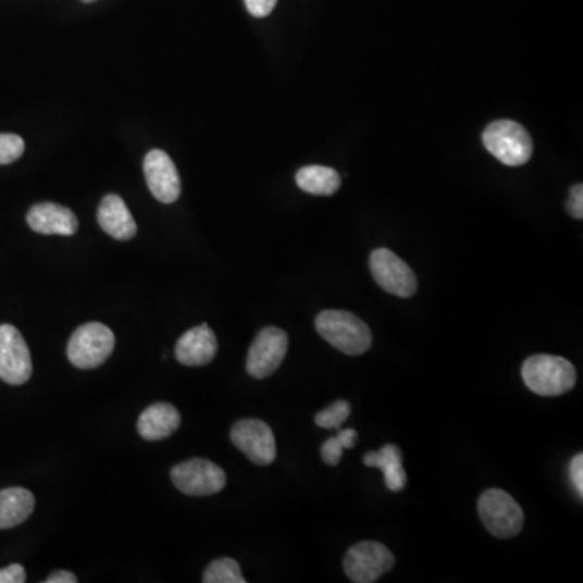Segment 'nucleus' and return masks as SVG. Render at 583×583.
<instances>
[{"label": "nucleus", "mask_w": 583, "mask_h": 583, "mask_svg": "<svg viewBox=\"0 0 583 583\" xmlns=\"http://www.w3.org/2000/svg\"><path fill=\"white\" fill-rule=\"evenodd\" d=\"M318 334L346 356H363L371 349L370 327L350 311L324 310L314 320Z\"/></svg>", "instance_id": "nucleus-1"}, {"label": "nucleus", "mask_w": 583, "mask_h": 583, "mask_svg": "<svg viewBox=\"0 0 583 583\" xmlns=\"http://www.w3.org/2000/svg\"><path fill=\"white\" fill-rule=\"evenodd\" d=\"M522 380L532 393L543 397L562 396L575 386L578 371L562 357L533 356L522 364Z\"/></svg>", "instance_id": "nucleus-2"}, {"label": "nucleus", "mask_w": 583, "mask_h": 583, "mask_svg": "<svg viewBox=\"0 0 583 583\" xmlns=\"http://www.w3.org/2000/svg\"><path fill=\"white\" fill-rule=\"evenodd\" d=\"M115 336L106 324L86 323L69 340V360L79 370H92L108 362L114 352Z\"/></svg>", "instance_id": "nucleus-3"}, {"label": "nucleus", "mask_w": 583, "mask_h": 583, "mask_svg": "<svg viewBox=\"0 0 583 583\" xmlns=\"http://www.w3.org/2000/svg\"><path fill=\"white\" fill-rule=\"evenodd\" d=\"M485 148L506 165L526 164L533 154V141L529 132L513 121H496L483 132Z\"/></svg>", "instance_id": "nucleus-4"}, {"label": "nucleus", "mask_w": 583, "mask_h": 583, "mask_svg": "<svg viewBox=\"0 0 583 583\" xmlns=\"http://www.w3.org/2000/svg\"><path fill=\"white\" fill-rule=\"evenodd\" d=\"M479 513L486 530L498 538L519 535L525 522L522 508L505 489H486L479 499Z\"/></svg>", "instance_id": "nucleus-5"}, {"label": "nucleus", "mask_w": 583, "mask_h": 583, "mask_svg": "<svg viewBox=\"0 0 583 583\" xmlns=\"http://www.w3.org/2000/svg\"><path fill=\"white\" fill-rule=\"evenodd\" d=\"M171 479L178 492L187 496H213L227 483L224 470L207 459H191L171 470Z\"/></svg>", "instance_id": "nucleus-6"}, {"label": "nucleus", "mask_w": 583, "mask_h": 583, "mask_svg": "<svg viewBox=\"0 0 583 583\" xmlns=\"http://www.w3.org/2000/svg\"><path fill=\"white\" fill-rule=\"evenodd\" d=\"M396 565L393 553L377 542H362L353 545L344 559L347 578L356 583H373L383 578Z\"/></svg>", "instance_id": "nucleus-7"}, {"label": "nucleus", "mask_w": 583, "mask_h": 583, "mask_svg": "<svg viewBox=\"0 0 583 583\" xmlns=\"http://www.w3.org/2000/svg\"><path fill=\"white\" fill-rule=\"evenodd\" d=\"M370 270L377 286L396 297L409 298L417 292L412 268L387 248H377L371 253Z\"/></svg>", "instance_id": "nucleus-8"}, {"label": "nucleus", "mask_w": 583, "mask_h": 583, "mask_svg": "<svg viewBox=\"0 0 583 583\" xmlns=\"http://www.w3.org/2000/svg\"><path fill=\"white\" fill-rule=\"evenodd\" d=\"M33 362L28 346L12 324L0 326V380L22 386L32 377Z\"/></svg>", "instance_id": "nucleus-9"}, {"label": "nucleus", "mask_w": 583, "mask_h": 583, "mask_svg": "<svg viewBox=\"0 0 583 583\" xmlns=\"http://www.w3.org/2000/svg\"><path fill=\"white\" fill-rule=\"evenodd\" d=\"M289 349V336L280 327H264L251 344L247 371L257 380L271 376L284 362Z\"/></svg>", "instance_id": "nucleus-10"}, {"label": "nucleus", "mask_w": 583, "mask_h": 583, "mask_svg": "<svg viewBox=\"0 0 583 583\" xmlns=\"http://www.w3.org/2000/svg\"><path fill=\"white\" fill-rule=\"evenodd\" d=\"M231 439L238 450L257 466H270L276 460L277 449L273 430L261 420H240L232 426Z\"/></svg>", "instance_id": "nucleus-11"}, {"label": "nucleus", "mask_w": 583, "mask_h": 583, "mask_svg": "<svg viewBox=\"0 0 583 583\" xmlns=\"http://www.w3.org/2000/svg\"><path fill=\"white\" fill-rule=\"evenodd\" d=\"M146 184L156 200L161 203H175L182 194L181 175L168 152L152 149L144 162Z\"/></svg>", "instance_id": "nucleus-12"}, {"label": "nucleus", "mask_w": 583, "mask_h": 583, "mask_svg": "<svg viewBox=\"0 0 583 583\" xmlns=\"http://www.w3.org/2000/svg\"><path fill=\"white\" fill-rule=\"evenodd\" d=\"M218 353V339L208 324H200L187 331L175 346V359L185 367H204Z\"/></svg>", "instance_id": "nucleus-13"}, {"label": "nucleus", "mask_w": 583, "mask_h": 583, "mask_svg": "<svg viewBox=\"0 0 583 583\" xmlns=\"http://www.w3.org/2000/svg\"><path fill=\"white\" fill-rule=\"evenodd\" d=\"M29 227L41 235L71 237L78 231V219L69 208L55 203L35 204L26 216Z\"/></svg>", "instance_id": "nucleus-14"}, {"label": "nucleus", "mask_w": 583, "mask_h": 583, "mask_svg": "<svg viewBox=\"0 0 583 583\" xmlns=\"http://www.w3.org/2000/svg\"><path fill=\"white\" fill-rule=\"evenodd\" d=\"M98 222L115 240H132L137 235V222L119 195H106L98 208Z\"/></svg>", "instance_id": "nucleus-15"}, {"label": "nucleus", "mask_w": 583, "mask_h": 583, "mask_svg": "<svg viewBox=\"0 0 583 583\" xmlns=\"http://www.w3.org/2000/svg\"><path fill=\"white\" fill-rule=\"evenodd\" d=\"M182 417L171 404L158 402L141 412L137 429L146 441H161L174 435L181 426Z\"/></svg>", "instance_id": "nucleus-16"}, {"label": "nucleus", "mask_w": 583, "mask_h": 583, "mask_svg": "<svg viewBox=\"0 0 583 583\" xmlns=\"http://www.w3.org/2000/svg\"><path fill=\"white\" fill-rule=\"evenodd\" d=\"M35 510V496L29 489L13 488L0 492V530L22 525Z\"/></svg>", "instance_id": "nucleus-17"}, {"label": "nucleus", "mask_w": 583, "mask_h": 583, "mask_svg": "<svg viewBox=\"0 0 583 583\" xmlns=\"http://www.w3.org/2000/svg\"><path fill=\"white\" fill-rule=\"evenodd\" d=\"M364 466L376 467L383 470L386 486L390 492H400L406 488L407 475L402 467V452L394 444L381 447L376 452H367L363 457Z\"/></svg>", "instance_id": "nucleus-18"}, {"label": "nucleus", "mask_w": 583, "mask_h": 583, "mask_svg": "<svg viewBox=\"0 0 583 583\" xmlns=\"http://www.w3.org/2000/svg\"><path fill=\"white\" fill-rule=\"evenodd\" d=\"M298 187L317 197H331L340 187V175L324 165H307L295 175Z\"/></svg>", "instance_id": "nucleus-19"}, {"label": "nucleus", "mask_w": 583, "mask_h": 583, "mask_svg": "<svg viewBox=\"0 0 583 583\" xmlns=\"http://www.w3.org/2000/svg\"><path fill=\"white\" fill-rule=\"evenodd\" d=\"M204 583H245L240 566L235 559L221 558L211 562L203 574Z\"/></svg>", "instance_id": "nucleus-20"}, {"label": "nucleus", "mask_w": 583, "mask_h": 583, "mask_svg": "<svg viewBox=\"0 0 583 583\" xmlns=\"http://www.w3.org/2000/svg\"><path fill=\"white\" fill-rule=\"evenodd\" d=\"M350 415V404L347 400H336L333 406L324 409L323 412L317 413L314 417V422L321 429L333 430L340 429L349 419Z\"/></svg>", "instance_id": "nucleus-21"}, {"label": "nucleus", "mask_w": 583, "mask_h": 583, "mask_svg": "<svg viewBox=\"0 0 583 583\" xmlns=\"http://www.w3.org/2000/svg\"><path fill=\"white\" fill-rule=\"evenodd\" d=\"M25 152V141L15 134H0V165L18 161Z\"/></svg>", "instance_id": "nucleus-22"}, {"label": "nucleus", "mask_w": 583, "mask_h": 583, "mask_svg": "<svg viewBox=\"0 0 583 583\" xmlns=\"http://www.w3.org/2000/svg\"><path fill=\"white\" fill-rule=\"evenodd\" d=\"M344 446L337 436L330 437L321 447V457L327 466H337L343 459Z\"/></svg>", "instance_id": "nucleus-23"}, {"label": "nucleus", "mask_w": 583, "mask_h": 583, "mask_svg": "<svg viewBox=\"0 0 583 583\" xmlns=\"http://www.w3.org/2000/svg\"><path fill=\"white\" fill-rule=\"evenodd\" d=\"M277 0H245V7L251 15L257 18H264L273 12L276 7Z\"/></svg>", "instance_id": "nucleus-24"}, {"label": "nucleus", "mask_w": 583, "mask_h": 583, "mask_svg": "<svg viewBox=\"0 0 583 583\" xmlns=\"http://www.w3.org/2000/svg\"><path fill=\"white\" fill-rule=\"evenodd\" d=\"M568 210L572 218H583V187L581 184L572 187L571 195H569Z\"/></svg>", "instance_id": "nucleus-25"}, {"label": "nucleus", "mask_w": 583, "mask_h": 583, "mask_svg": "<svg viewBox=\"0 0 583 583\" xmlns=\"http://www.w3.org/2000/svg\"><path fill=\"white\" fill-rule=\"evenodd\" d=\"M571 480L572 485H574L575 492L579 493V496L583 498V456L578 454V456L572 459L571 469Z\"/></svg>", "instance_id": "nucleus-26"}, {"label": "nucleus", "mask_w": 583, "mask_h": 583, "mask_svg": "<svg viewBox=\"0 0 583 583\" xmlns=\"http://www.w3.org/2000/svg\"><path fill=\"white\" fill-rule=\"evenodd\" d=\"M25 581L26 572L20 565H12L9 568L0 569V583H23Z\"/></svg>", "instance_id": "nucleus-27"}, {"label": "nucleus", "mask_w": 583, "mask_h": 583, "mask_svg": "<svg viewBox=\"0 0 583 583\" xmlns=\"http://www.w3.org/2000/svg\"><path fill=\"white\" fill-rule=\"evenodd\" d=\"M336 436L343 443L344 449H352L356 446L357 439H359V435L352 429L340 430Z\"/></svg>", "instance_id": "nucleus-28"}, {"label": "nucleus", "mask_w": 583, "mask_h": 583, "mask_svg": "<svg viewBox=\"0 0 583 583\" xmlns=\"http://www.w3.org/2000/svg\"><path fill=\"white\" fill-rule=\"evenodd\" d=\"M46 583H76L78 579L75 574L69 571H55L54 574L49 575L45 581Z\"/></svg>", "instance_id": "nucleus-29"}, {"label": "nucleus", "mask_w": 583, "mask_h": 583, "mask_svg": "<svg viewBox=\"0 0 583 583\" xmlns=\"http://www.w3.org/2000/svg\"><path fill=\"white\" fill-rule=\"evenodd\" d=\"M83 3H92L98 2V0H82Z\"/></svg>", "instance_id": "nucleus-30"}]
</instances>
